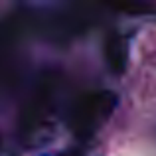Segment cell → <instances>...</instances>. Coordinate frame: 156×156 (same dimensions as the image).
Instances as JSON below:
<instances>
[{"label":"cell","mask_w":156,"mask_h":156,"mask_svg":"<svg viewBox=\"0 0 156 156\" xmlns=\"http://www.w3.org/2000/svg\"><path fill=\"white\" fill-rule=\"evenodd\" d=\"M119 97L115 91L83 93L71 111V130L81 138H89L113 115Z\"/></svg>","instance_id":"6da1fadb"},{"label":"cell","mask_w":156,"mask_h":156,"mask_svg":"<svg viewBox=\"0 0 156 156\" xmlns=\"http://www.w3.org/2000/svg\"><path fill=\"white\" fill-rule=\"evenodd\" d=\"M103 55H105L107 67L111 69V73L122 75L126 71V65H129V46H126V40L121 34L113 32V34L107 36L105 46H103Z\"/></svg>","instance_id":"7a4b0ae2"},{"label":"cell","mask_w":156,"mask_h":156,"mask_svg":"<svg viewBox=\"0 0 156 156\" xmlns=\"http://www.w3.org/2000/svg\"><path fill=\"white\" fill-rule=\"evenodd\" d=\"M117 10L121 12H126V14L134 16V14H150V12L156 10V6L152 4H119V6H115Z\"/></svg>","instance_id":"3957f363"}]
</instances>
